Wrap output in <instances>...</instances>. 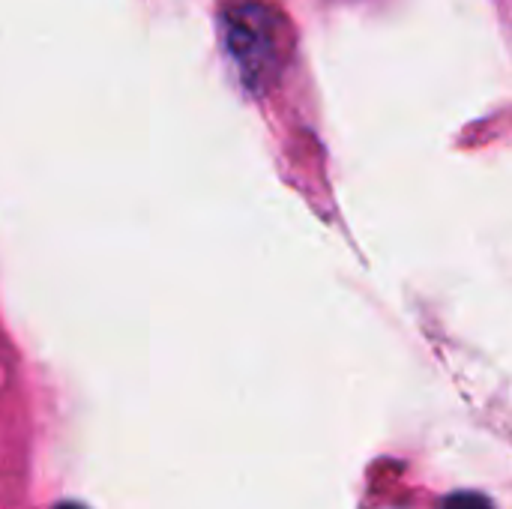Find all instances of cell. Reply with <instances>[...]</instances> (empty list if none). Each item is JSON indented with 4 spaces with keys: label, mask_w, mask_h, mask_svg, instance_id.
<instances>
[{
    "label": "cell",
    "mask_w": 512,
    "mask_h": 509,
    "mask_svg": "<svg viewBox=\"0 0 512 509\" xmlns=\"http://www.w3.org/2000/svg\"><path fill=\"white\" fill-rule=\"evenodd\" d=\"M441 509H495V507H492V501H486V498H483V495H477V492H459V495L447 498Z\"/></svg>",
    "instance_id": "6da1fadb"
},
{
    "label": "cell",
    "mask_w": 512,
    "mask_h": 509,
    "mask_svg": "<svg viewBox=\"0 0 512 509\" xmlns=\"http://www.w3.org/2000/svg\"><path fill=\"white\" fill-rule=\"evenodd\" d=\"M57 509H84V507H78V504H63V507H57Z\"/></svg>",
    "instance_id": "7a4b0ae2"
}]
</instances>
